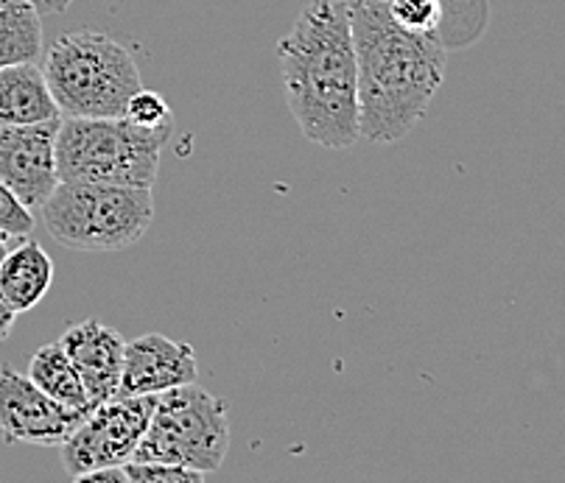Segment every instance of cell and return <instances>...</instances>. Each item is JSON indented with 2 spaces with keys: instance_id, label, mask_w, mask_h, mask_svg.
Instances as JSON below:
<instances>
[{
  "instance_id": "cell-1",
  "label": "cell",
  "mask_w": 565,
  "mask_h": 483,
  "mask_svg": "<svg viewBox=\"0 0 565 483\" xmlns=\"http://www.w3.org/2000/svg\"><path fill=\"white\" fill-rule=\"evenodd\" d=\"M359 60L361 138L397 143L423 120L446 78V40L395 23L390 0H348Z\"/></svg>"
},
{
  "instance_id": "cell-2",
  "label": "cell",
  "mask_w": 565,
  "mask_h": 483,
  "mask_svg": "<svg viewBox=\"0 0 565 483\" xmlns=\"http://www.w3.org/2000/svg\"><path fill=\"white\" fill-rule=\"evenodd\" d=\"M289 112L311 143L342 151L361 138L359 60L348 0H311L277 42Z\"/></svg>"
},
{
  "instance_id": "cell-3",
  "label": "cell",
  "mask_w": 565,
  "mask_h": 483,
  "mask_svg": "<svg viewBox=\"0 0 565 483\" xmlns=\"http://www.w3.org/2000/svg\"><path fill=\"white\" fill-rule=\"evenodd\" d=\"M43 73L62 118H124L135 93L143 90L135 56L93 29L56 36Z\"/></svg>"
},
{
  "instance_id": "cell-4",
  "label": "cell",
  "mask_w": 565,
  "mask_h": 483,
  "mask_svg": "<svg viewBox=\"0 0 565 483\" xmlns=\"http://www.w3.org/2000/svg\"><path fill=\"white\" fill-rule=\"evenodd\" d=\"M174 126L146 129L129 118H62L56 138L60 182L154 187L160 151Z\"/></svg>"
},
{
  "instance_id": "cell-5",
  "label": "cell",
  "mask_w": 565,
  "mask_h": 483,
  "mask_svg": "<svg viewBox=\"0 0 565 483\" xmlns=\"http://www.w3.org/2000/svg\"><path fill=\"white\" fill-rule=\"evenodd\" d=\"M56 244L73 251H124L154 222L151 187L65 182L40 207Z\"/></svg>"
},
{
  "instance_id": "cell-6",
  "label": "cell",
  "mask_w": 565,
  "mask_h": 483,
  "mask_svg": "<svg viewBox=\"0 0 565 483\" xmlns=\"http://www.w3.org/2000/svg\"><path fill=\"white\" fill-rule=\"evenodd\" d=\"M230 450L227 406L199 383L157 394V406L135 461H163L196 472H216Z\"/></svg>"
},
{
  "instance_id": "cell-7",
  "label": "cell",
  "mask_w": 565,
  "mask_h": 483,
  "mask_svg": "<svg viewBox=\"0 0 565 483\" xmlns=\"http://www.w3.org/2000/svg\"><path fill=\"white\" fill-rule=\"evenodd\" d=\"M157 394L146 397H113L93 408L82 425L62 444V464L73 481H85L90 472L132 461L140 439L146 436Z\"/></svg>"
},
{
  "instance_id": "cell-8",
  "label": "cell",
  "mask_w": 565,
  "mask_h": 483,
  "mask_svg": "<svg viewBox=\"0 0 565 483\" xmlns=\"http://www.w3.org/2000/svg\"><path fill=\"white\" fill-rule=\"evenodd\" d=\"M87 414L62 406L12 364H0V433L7 444L62 448Z\"/></svg>"
},
{
  "instance_id": "cell-9",
  "label": "cell",
  "mask_w": 565,
  "mask_h": 483,
  "mask_svg": "<svg viewBox=\"0 0 565 483\" xmlns=\"http://www.w3.org/2000/svg\"><path fill=\"white\" fill-rule=\"evenodd\" d=\"M62 118L0 126V182L29 210H40L60 185L56 138Z\"/></svg>"
},
{
  "instance_id": "cell-10",
  "label": "cell",
  "mask_w": 565,
  "mask_h": 483,
  "mask_svg": "<svg viewBox=\"0 0 565 483\" xmlns=\"http://www.w3.org/2000/svg\"><path fill=\"white\" fill-rule=\"evenodd\" d=\"M196 377L199 361L191 344L171 341L160 333H146L127 341L118 397L163 394L169 388L196 383Z\"/></svg>"
},
{
  "instance_id": "cell-11",
  "label": "cell",
  "mask_w": 565,
  "mask_h": 483,
  "mask_svg": "<svg viewBox=\"0 0 565 483\" xmlns=\"http://www.w3.org/2000/svg\"><path fill=\"white\" fill-rule=\"evenodd\" d=\"M60 344L65 346V353L71 355L78 377L85 383L93 408L118 397L124 350H127V341L118 330L98 319H85V322L71 324L62 333Z\"/></svg>"
},
{
  "instance_id": "cell-12",
  "label": "cell",
  "mask_w": 565,
  "mask_h": 483,
  "mask_svg": "<svg viewBox=\"0 0 565 483\" xmlns=\"http://www.w3.org/2000/svg\"><path fill=\"white\" fill-rule=\"evenodd\" d=\"M54 118L62 115L45 82L43 65L23 62L0 67V126L43 124Z\"/></svg>"
},
{
  "instance_id": "cell-13",
  "label": "cell",
  "mask_w": 565,
  "mask_h": 483,
  "mask_svg": "<svg viewBox=\"0 0 565 483\" xmlns=\"http://www.w3.org/2000/svg\"><path fill=\"white\" fill-rule=\"evenodd\" d=\"M54 282V260L36 240H18L0 260V291L18 313L34 311Z\"/></svg>"
},
{
  "instance_id": "cell-14",
  "label": "cell",
  "mask_w": 565,
  "mask_h": 483,
  "mask_svg": "<svg viewBox=\"0 0 565 483\" xmlns=\"http://www.w3.org/2000/svg\"><path fill=\"white\" fill-rule=\"evenodd\" d=\"M43 56V12L34 0H0V67Z\"/></svg>"
},
{
  "instance_id": "cell-15",
  "label": "cell",
  "mask_w": 565,
  "mask_h": 483,
  "mask_svg": "<svg viewBox=\"0 0 565 483\" xmlns=\"http://www.w3.org/2000/svg\"><path fill=\"white\" fill-rule=\"evenodd\" d=\"M29 377L36 386L43 388L45 394H51L54 400H60L62 406L78 408V411H93L85 383H82L71 355L65 353V346H62L60 341H56V344L40 346V350L31 355Z\"/></svg>"
},
{
  "instance_id": "cell-16",
  "label": "cell",
  "mask_w": 565,
  "mask_h": 483,
  "mask_svg": "<svg viewBox=\"0 0 565 483\" xmlns=\"http://www.w3.org/2000/svg\"><path fill=\"white\" fill-rule=\"evenodd\" d=\"M390 14L397 25L420 34H439L446 20L443 0H390Z\"/></svg>"
},
{
  "instance_id": "cell-17",
  "label": "cell",
  "mask_w": 565,
  "mask_h": 483,
  "mask_svg": "<svg viewBox=\"0 0 565 483\" xmlns=\"http://www.w3.org/2000/svg\"><path fill=\"white\" fill-rule=\"evenodd\" d=\"M127 483H202L205 472L188 470L180 464H163V461H127L124 464Z\"/></svg>"
},
{
  "instance_id": "cell-18",
  "label": "cell",
  "mask_w": 565,
  "mask_h": 483,
  "mask_svg": "<svg viewBox=\"0 0 565 483\" xmlns=\"http://www.w3.org/2000/svg\"><path fill=\"white\" fill-rule=\"evenodd\" d=\"M124 118L132 124L146 126V129H163V126H174V112H171L169 101L154 90H138L132 101L127 104Z\"/></svg>"
},
{
  "instance_id": "cell-19",
  "label": "cell",
  "mask_w": 565,
  "mask_h": 483,
  "mask_svg": "<svg viewBox=\"0 0 565 483\" xmlns=\"http://www.w3.org/2000/svg\"><path fill=\"white\" fill-rule=\"evenodd\" d=\"M34 229V210L25 207L3 182H0V238L23 240Z\"/></svg>"
},
{
  "instance_id": "cell-20",
  "label": "cell",
  "mask_w": 565,
  "mask_h": 483,
  "mask_svg": "<svg viewBox=\"0 0 565 483\" xmlns=\"http://www.w3.org/2000/svg\"><path fill=\"white\" fill-rule=\"evenodd\" d=\"M14 322H18V311L9 304L7 293L0 291V341H7L12 335Z\"/></svg>"
},
{
  "instance_id": "cell-21",
  "label": "cell",
  "mask_w": 565,
  "mask_h": 483,
  "mask_svg": "<svg viewBox=\"0 0 565 483\" xmlns=\"http://www.w3.org/2000/svg\"><path fill=\"white\" fill-rule=\"evenodd\" d=\"M34 3L40 7V12L43 14H60L71 7L73 0H34Z\"/></svg>"
},
{
  "instance_id": "cell-22",
  "label": "cell",
  "mask_w": 565,
  "mask_h": 483,
  "mask_svg": "<svg viewBox=\"0 0 565 483\" xmlns=\"http://www.w3.org/2000/svg\"><path fill=\"white\" fill-rule=\"evenodd\" d=\"M12 246H14V244H9V246H0V260H3V257H7V251L12 249Z\"/></svg>"
},
{
  "instance_id": "cell-23",
  "label": "cell",
  "mask_w": 565,
  "mask_h": 483,
  "mask_svg": "<svg viewBox=\"0 0 565 483\" xmlns=\"http://www.w3.org/2000/svg\"><path fill=\"white\" fill-rule=\"evenodd\" d=\"M9 244H18V240H3V238H0V246H9Z\"/></svg>"
}]
</instances>
